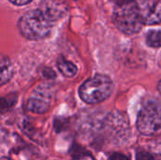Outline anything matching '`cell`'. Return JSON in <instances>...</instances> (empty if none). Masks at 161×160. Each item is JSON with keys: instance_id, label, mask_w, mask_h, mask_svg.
Listing matches in <instances>:
<instances>
[{"instance_id": "cell-1", "label": "cell", "mask_w": 161, "mask_h": 160, "mask_svg": "<svg viewBox=\"0 0 161 160\" xmlns=\"http://www.w3.org/2000/svg\"><path fill=\"white\" fill-rule=\"evenodd\" d=\"M53 19L42 9H34L24 14L18 23L21 34L27 40L38 41L47 37L52 28Z\"/></svg>"}, {"instance_id": "cell-2", "label": "cell", "mask_w": 161, "mask_h": 160, "mask_svg": "<svg viewBox=\"0 0 161 160\" xmlns=\"http://www.w3.org/2000/svg\"><path fill=\"white\" fill-rule=\"evenodd\" d=\"M113 91V82L105 74H96L79 88V96L87 104H98L108 99Z\"/></svg>"}, {"instance_id": "cell-3", "label": "cell", "mask_w": 161, "mask_h": 160, "mask_svg": "<svg viewBox=\"0 0 161 160\" xmlns=\"http://www.w3.org/2000/svg\"><path fill=\"white\" fill-rule=\"evenodd\" d=\"M113 22L122 32L127 35L138 33L143 25L137 4L134 2L118 7L113 13Z\"/></svg>"}, {"instance_id": "cell-4", "label": "cell", "mask_w": 161, "mask_h": 160, "mask_svg": "<svg viewBox=\"0 0 161 160\" xmlns=\"http://www.w3.org/2000/svg\"><path fill=\"white\" fill-rule=\"evenodd\" d=\"M137 128L144 136L161 135V105L150 102L140 111Z\"/></svg>"}, {"instance_id": "cell-5", "label": "cell", "mask_w": 161, "mask_h": 160, "mask_svg": "<svg viewBox=\"0 0 161 160\" xmlns=\"http://www.w3.org/2000/svg\"><path fill=\"white\" fill-rule=\"evenodd\" d=\"M137 8L143 25H157L161 22V0H138Z\"/></svg>"}, {"instance_id": "cell-6", "label": "cell", "mask_w": 161, "mask_h": 160, "mask_svg": "<svg viewBox=\"0 0 161 160\" xmlns=\"http://www.w3.org/2000/svg\"><path fill=\"white\" fill-rule=\"evenodd\" d=\"M45 97H41L40 95H36L27 100L26 108L27 110L36 113V114H43L47 112L50 108V103L47 100H44Z\"/></svg>"}, {"instance_id": "cell-7", "label": "cell", "mask_w": 161, "mask_h": 160, "mask_svg": "<svg viewBox=\"0 0 161 160\" xmlns=\"http://www.w3.org/2000/svg\"><path fill=\"white\" fill-rule=\"evenodd\" d=\"M14 68L10 59L0 54V86L8 83L13 76Z\"/></svg>"}, {"instance_id": "cell-8", "label": "cell", "mask_w": 161, "mask_h": 160, "mask_svg": "<svg viewBox=\"0 0 161 160\" xmlns=\"http://www.w3.org/2000/svg\"><path fill=\"white\" fill-rule=\"evenodd\" d=\"M57 66L59 72L66 77H74L77 73L76 66L73 62L66 60L63 57H60L58 59Z\"/></svg>"}, {"instance_id": "cell-9", "label": "cell", "mask_w": 161, "mask_h": 160, "mask_svg": "<svg viewBox=\"0 0 161 160\" xmlns=\"http://www.w3.org/2000/svg\"><path fill=\"white\" fill-rule=\"evenodd\" d=\"M146 42L151 47H160L161 46V31L160 30H151L147 33Z\"/></svg>"}, {"instance_id": "cell-10", "label": "cell", "mask_w": 161, "mask_h": 160, "mask_svg": "<svg viewBox=\"0 0 161 160\" xmlns=\"http://www.w3.org/2000/svg\"><path fill=\"white\" fill-rule=\"evenodd\" d=\"M136 160H154V157L147 152H139L136 156Z\"/></svg>"}, {"instance_id": "cell-11", "label": "cell", "mask_w": 161, "mask_h": 160, "mask_svg": "<svg viewBox=\"0 0 161 160\" xmlns=\"http://www.w3.org/2000/svg\"><path fill=\"white\" fill-rule=\"evenodd\" d=\"M109 160H129V158L123 155V154H119V153H114L110 156Z\"/></svg>"}, {"instance_id": "cell-12", "label": "cell", "mask_w": 161, "mask_h": 160, "mask_svg": "<svg viewBox=\"0 0 161 160\" xmlns=\"http://www.w3.org/2000/svg\"><path fill=\"white\" fill-rule=\"evenodd\" d=\"M73 160H94V158L89 154H81L74 157Z\"/></svg>"}, {"instance_id": "cell-13", "label": "cell", "mask_w": 161, "mask_h": 160, "mask_svg": "<svg viewBox=\"0 0 161 160\" xmlns=\"http://www.w3.org/2000/svg\"><path fill=\"white\" fill-rule=\"evenodd\" d=\"M110 1L120 7V6H124V5H127V4L133 3L135 0H110Z\"/></svg>"}, {"instance_id": "cell-14", "label": "cell", "mask_w": 161, "mask_h": 160, "mask_svg": "<svg viewBox=\"0 0 161 160\" xmlns=\"http://www.w3.org/2000/svg\"><path fill=\"white\" fill-rule=\"evenodd\" d=\"M12 4L17 5V6H22V5H26L27 3L31 2L32 0H9Z\"/></svg>"}, {"instance_id": "cell-15", "label": "cell", "mask_w": 161, "mask_h": 160, "mask_svg": "<svg viewBox=\"0 0 161 160\" xmlns=\"http://www.w3.org/2000/svg\"><path fill=\"white\" fill-rule=\"evenodd\" d=\"M158 91H160V93H161V80H160V82L158 83Z\"/></svg>"}, {"instance_id": "cell-16", "label": "cell", "mask_w": 161, "mask_h": 160, "mask_svg": "<svg viewBox=\"0 0 161 160\" xmlns=\"http://www.w3.org/2000/svg\"><path fill=\"white\" fill-rule=\"evenodd\" d=\"M0 160H10L9 158H8V157H2Z\"/></svg>"}]
</instances>
